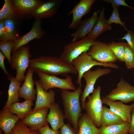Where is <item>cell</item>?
Returning <instances> with one entry per match:
<instances>
[{
    "mask_svg": "<svg viewBox=\"0 0 134 134\" xmlns=\"http://www.w3.org/2000/svg\"><path fill=\"white\" fill-rule=\"evenodd\" d=\"M29 65L36 73L41 72L56 76L78 74L73 65L68 64L60 58L55 57L43 56L30 59Z\"/></svg>",
    "mask_w": 134,
    "mask_h": 134,
    "instance_id": "1",
    "label": "cell"
},
{
    "mask_svg": "<svg viewBox=\"0 0 134 134\" xmlns=\"http://www.w3.org/2000/svg\"><path fill=\"white\" fill-rule=\"evenodd\" d=\"M82 93L81 87L80 86L72 92L66 90H62L61 91L65 118L72 125L77 134L78 121L82 115L80 96Z\"/></svg>",
    "mask_w": 134,
    "mask_h": 134,
    "instance_id": "2",
    "label": "cell"
},
{
    "mask_svg": "<svg viewBox=\"0 0 134 134\" xmlns=\"http://www.w3.org/2000/svg\"><path fill=\"white\" fill-rule=\"evenodd\" d=\"M96 39L87 36L65 46L60 58L65 63L72 65L73 60L84 52H87L95 43Z\"/></svg>",
    "mask_w": 134,
    "mask_h": 134,
    "instance_id": "3",
    "label": "cell"
},
{
    "mask_svg": "<svg viewBox=\"0 0 134 134\" xmlns=\"http://www.w3.org/2000/svg\"><path fill=\"white\" fill-rule=\"evenodd\" d=\"M30 49L29 45L22 46L13 52L11 55V67L16 71V79L22 82L24 80L26 69L30 67L31 57Z\"/></svg>",
    "mask_w": 134,
    "mask_h": 134,
    "instance_id": "4",
    "label": "cell"
},
{
    "mask_svg": "<svg viewBox=\"0 0 134 134\" xmlns=\"http://www.w3.org/2000/svg\"><path fill=\"white\" fill-rule=\"evenodd\" d=\"M72 65L75 68L78 74L76 83L81 87H82L81 79L83 74L95 66H102L116 69L119 68L118 65L114 63H102L98 62L87 52L83 53L73 59Z\"/></svg>",
    "mask_w": 134,
    "mask_h": 134,
    "instance_id": "5",
    "label": "cell"
},
{
    "mask_svg": "<svg viewBox=\"0 0 134 134\" xmlns=\"http://www.w3.org/2000/svg\"><path fill=\"white\" fill-rule=\"evenodd\" d=\"M101 91L100 86L95 89L91 95L87 97L88 100L84 106L86 114L98 128L101 127L100 117L103 106L100 97Z\"/></svg>",
    "mask_w": 134,
    "mask_h": 134,
    "instance_id": "6",
    "label": "cell"
},
{
    "mask_svg": "<svg viewBox=\"0 0 134 134\" xmlns=\"http://www.w3.org/2000/svg\"><path fill=\"white\" fill-rule=\"evenodd\" d=\"M39 79L38 81L45 91L52 88H57L61 90H75L76 89L72 81V77L67 75L65 78H59L56 76L41 72L36 73Z\"/></svg>",
    "mask_w": 134,
    "mask_h": 134,
    "instance_id": "7",
    "label": "cell"
},
{
    "mask_svg": "<svg viewBox=\"0 0 134 134\" xmlns=\"http://www.w3.org/2000/svg\"><path fill=\"white\" fill-rule=\"evenodd\" d=\"M105 97L112 101L119 100L124 103L134 101V86L122 77L116 87Z\"/></svg>",
    "mask_w": 134,
    "mask_h": 134,
    "instance_id": "8",
    "label": "cell"
},
{
    "mask_svg": "<svg viewBox=\"0 0 134 134\" xmlns=\"http://www.w3.org/2000/svg\"><path fill=\"white\" fill-rule=\"evenodd\" d=\"M111 72V69L108 68H98L93 70H89L83 74L82 77L85 80L86 84L80 98L82 110L84 109L86 98L95 89L94 86L97 80L101 76L108 74Z\"/></svg>",
    "mask_w": 134,
    "mask_h": 134,
    "instance_id": "9",
    "label": "cell"
},
{
    "mask_svg": "<svg viewBox=\"0 0 134 134\" xmlns=\"http://www.w3.org/2000/svg\"><path fill=\"white\" fill-rule=\"evenodd\" d=\"M88 53L96 61L101 63H114L118 60L108 44L99 40H96Z\"/></svg>",
    "mask_w": 134,
    "mask_h": 134,
    "instance_id": "10",
    "label": "cell"
},
{
    "mask_svg": "<svg viewBox=\"0 0 134 134\" xmlns=\"http://www.w3.org/2000/svg\"><path fill=\"white\" fill-rule=\"evenodd\" d=\"M96 0H81L68 13L71 15L72 19L68 27L72 29H77L82 21L83 16L91 10L92 6Z\"/></svg>",
    "mask_w": 134,
    "mask_h": 134,
    "instance_id": "11",
    "label": "cell"
},
{
    "mask_svg": "<svg viewBox=\"0 0 134 134\" xmlns=\"http://www.w3.org/2000/svg\"><path fill=\"white\" fill-rule=\"evenodd\" d=\"M63 0H48L43 1L33 11L32 17L35 20L51 17L58 12Z\"/></svg>",
    "mask_w": 134,
    "mask_h": 134,
    "instance_id": "12",
    "label": "cell"
},
{
    "mask_svg": "<svg viewBox=\"0 0 134 134\" xmlns=\"http://www.w3.org/2000/svg\"><path fill=\"white\" fill-rule=\"evenodd\" d=\"M42 23L40 20H35L30 31L24 35L20 36L14 41L12 52V53L35 39H41L45 33L42 28Z\"/></svg>",
    "mask_w": 134,
    "mask_h": 134,
    "instance_id": "13",
    "label": "cell"
},
{
    "mask_svg": "<svg viewBox=\"0 0 134 134\" xmlns=\"http://www.w3.org/2000/svg\"><path fill=\"white\" fill-rule=\"evenodd\" d=\"M49 108L45 107L33 111L21 119L25 125L34 130H37L48 122L46 120Z\"/></svg>",
    "mask_w": 134,
    "mask_h": 134,
    "instance_id": "14",
    "label": "cell"
},
{
    "mask_svg": "<svg viewBox=\"0 0 134 134\" xmlns=\"http://www.w3.org/2000/svg\"><path fill=\"white\" fill-rule=\"evenodd\" d=\"M35 84L37 94L35 104L33 111H35L45 107L49 108L55 102V91L52 89H49L48 92L45 91L38 81L35 80Z\"/></svg>",
    "mask_w": 134,
    "mask_h": 134,
    "instance_id": "15",
    "label": "cell"
},
{
    "mask_svg": "<svg viewBox=\"0 0 134 134\" xmlns=\"http://www.w3.org/2000/svg\"><path fill=\"white\" fill-rule=\"evenodd\" d=\"M102 103L108 105L110 109L120 116L125 122L130 123L131 118V112L134 107V103L129 105L125 104L122 101H112L102 97Z\"/></svg>",
    "mask_w": 134,
    "mask_h": 134,
    "instance_id": "16",
    "label": "cell"
},
{
    "mask_svg": "<svg viewBox=\"0 0 134 134\" xmlns=\"http://www.w3.org/2000/svg\"><path fill=\"white\" fill-rule=\"evenodd\" d=\"M100 11V9L98 10L90 17L82 21L76 30L70 34L72 41L82 39L90 33L97 21Z\"/></svg>",
    "mask_w": 134,
    "mask_h": 134,
    "instance_id": "17",
    "label": "cell"
},
{
    "mask_svg": "<svg viewBox=\"0 0 134 134\" xmlns=\"http://www.w3.org/2000/svg\"><path fill=\"white\" fill-rule=\"evenodd\" d=\"M34 71L31 67L28 69L23 83L20 87L19 91V98L25 100H34L36 98V89L34 88L35 82L33 79Z\"/></svg>",
    "mask_w": 134,
    "mask_h": 134,
    "instance_id": "18",
    "label": "cell"
},
{
    "mask_svg": "<svg viewBox=\"0 0 134 134\" xmlns=\"http://www.w3.org/2000/svg\"><path fill=\"white\" fill-rule=\"evenodd\" d=\"M16 13L23 19L32 17L34 10L43 1L41 0H12Z\"/></svg>",
    "mask_w": 134,
    "mask_h": 134,
    "instance_id": "19",
    "label": "cell"
},
{
    "mask_svg": "<svg viewBox=\"0 0 134 134\" xmlns=\"http://www.w3.org/2000/svg\"><path fill=\"white\" fill-rule=\"evenodd\" d=\"M23 19L16 13L12 17L4 20L8 39L16 41L20 37Z\"/></svg>",
    "mask_w": 134,
    "mask_h": 134,
    "instance_id": "20",
    "label": "cell"
},
{
    "mask_svg": "<svg viewBox=\"0 0 134 134\" xmlns=\"http://www.w3.org/2000/svg\"><path fill=\"white\" fill-rule=\"evenodd\" d=\"M49 112L47 115L46 120L54 130L60 129L65 124L64 114L58 103L55 102L49 107Z\"/></svg>",
    "mask_w": 134,
    "mask_h": 134,
    "instance_id": "21",
    "label": "cell"
},
{
    "mask_svg": "<svg viewBox=\"0 0 134 134\" xmlns=\"http://www.w3.org/2000/svg\"><path fill=\"white\" fill-rule=\"evenodd\" d=\"M17 115L11 112L8 109H2L0 112V127L4 134H10L16 123L20 120Z\"/></svg>",
    "mask_w": 134,
    "mask_h": 134,
    "instance_id": "22",
    "label": "cell"
},
{
    "mask_svg": "<svg viewBox=\"0 0 134 134\" xmlns=\"http://www.w3.org/2000/svg\"><path fill=\"white\" fill-rule=\"evenodd\" d=\"M10 81L8 90V98L5 105L2 109H8L13 103L19 101V91L22 82L18 81L14 77L10 74L7 77Z\"/></svg>",
    "mask_w": 134,
    "mask_h": 134,
    "instance_id": "23",
    "label": "cell"
},
{
    "mask_svg": "<svg viewBox=\"0 0 134 134\" xmlns=\"http://www.w3.org/2000/svg\"><path fill=\"white\" fill-rule=\"evenodd\" d=\"M104 9L102 8L92 30L87 36L96 39L101 34L111 30V25L107 23L104 17Z\"/></svg>",
    "mask_w": 134,
    "mask_h": 134,
    "instance_id": "24",
    "label": "cell"
},
{
    "mask_svg": "<svg viewBox=\"0 0 134 134\" xmlns=\"http://www.w3.org/2000/svg\"><path fill=\"white\" fill-rule=\"evenodd\" d=\"M77 134H100L99 128L97 127L86 113L82 114L78 122Z\"/></svg>",
    "mask_w": 134,
    "mask_h": 134,
    "instance_id": "25",
    "label": "cell"
},
{
    "mask_svg": "<svg viewBox=\"0 0 134 134\" xmlns=\"http://www.w3.org/2000/svg\"><path fill=\"white\" fill-rule=\"evenodd\" d=\"M33 105V100H26L22 102L13 103L8 109L12 113L16 114L20 119H22L33 111L32 107Z\"/></svg>",
    "mask_w": 134,
    "mask_h": 134,
    "instance_id": "26",
    "label": "cell"
},
{
    "mask_svg": "<svg viewBox=\"0 0 134 134\" xmlns=\"http://www.w3.org/2000/svg\"><path fill=\"white\" fill-rule=\"evenodd\" d=\"M101 126H107L122 124L125 122L119 116L110 108L103 106L100 120Z\"/></svg>",
    "mask_w": 134,
    "mask_h": 134,
    "instance_id": "27",
    "label": "cell"
},
{
    "mask_svg": "<svg viewBox=\"0 0 134 134\" xmlns=\"http://www.w3.org/2000/svg\"><path fill=\"white\" fill-rule=\"evenodd\" d=\"M130 124L128 122L99 128L100 134H126L128 133Z\"/></svg>",
    "mask_w": 134,
    "mask_h": 134,
    "instance_id": "28",
    "label": "cell"
},
{
    "mask_svg": "<svg viewBox=\"0 0 134 134\" xmlns=\"http://www.w3.org/2000/svg\"><path fill=\"white\" fill-rule=\"evenodd\" d=\"M125 43L123 42L112 41L108 44L110 49L120 62H124Z\"/></svg>",
    "mask_w": 134,
    "mask_h": 134,
    "instance_id": "29",
    "label": "cell"
},
{
    "mask_svg": "<svg viewBox=\"0 0 134 134\" xmlns=\"http://www.w3.org/2000/svg\"><path fill=\"white\" fill-rule=\"evenodd\" d=\"M15 13L12 0H4L3 5L0 10V20L9 18Z\"/></svg>",
    "mask_w": 134,
    "mask_h": 134,
    "instance_id": "30",
    "label": "cell"
},
{
    "mask_svg": "<svg viewBox=\"0 0 134 134\" xmlns=\"http://www.w3.org/2000/svg\"><path fill=\"white\" fill-rule=\"evenodd\" d=\"M10 134H40L38 130L32 129L25 125L21 120L16 123Z\"/></svg>",
    "mask_w": 134,
    "mask_h": 134,
    "instance_id": "31",
    "label": "cell"
},
{
    "mask_svg": "<svg viewBox=\"0 0 134 134\" xmlns=\"http://www.w3.org/2000/svg\"><path fill=\"white\" fill-rule=\"evenodd\" d=\"M124 62L127 69L133 68L134 65V50L128 44L125 43Z\"/></svg>",
    "mask_w": 134,
    "mask_h": 134,
    "instance_id": "32",
    "label": "cell"
},
{
    "mask_svg": "<svg viewBox=\"0 0 134 134\" xmlns=\"http://www.w3.org/2000/svg\"><path fill=\"white\" fill-rule=\"evenodd\" d=\"M14 41L8 39L5 41L0 42V49L5 56L9 63L11 62V53L14 47Z\"/></svg>",
    "mask_w": 134,
    "mask_h": 134,
    "instance_id": "33",
    "label": "cell"
},
{
    "mask_svg": "<svg viewBox=\"0 0 134 134\" xmlns=\"http://www.w3.org/2000/svg\"><path fill=\"white\" fill-rule=\"evenodd\" d=\"M107 22L110 25L113 23L120 24L124 28L126 31H127L128 30L125 25V23L122 21L120 18L119 10L117 7H113V10L111 15L109 18L107 20Z\"/></svg>",
    "mask_w": 134,
    "mask_h": 134,
    "instance_id": "34",
    "label": "cell"
},
{
    "mask_svg": "<svg viewBox=\"0 0 134 134\" xmlns=\"http://www.w3.org/2000/svg\"><path fill=\"white\" fill-rule=\"evenodd\" d=\"M127 32V34L119 39L126 40L129 45L134 50V33L130 30Z\"/></svg>",
    "mask_w": 134,
    "mask_h": 134,
    "instance_id": "35",
    "label": "cell"
},
{
    "mask_svg": "<svg viewBox=\"0 0 134 134\" xmlns=\"http://www.w3.org/2000/svg\"><path fill=\"white\" fill-rule=\"evenodd\" d=\"M103 1L107 3H110L113 7H119L120 6H126L134 10V8L127 4L125 0H103Z\"/></svg>",
    "mask_w": 134,
    "mask_h": 134,
    "instance_id": "36",
    "label": "cell"
},
{
    "mask_svg": "<svg viewBox=\"0 0 134 134\" xmlns=\"http://www.w3.org/2000/svg\"><path fill=\"white\" fill-rule=\"evenodd\" d=\"M60 129V134H77L74 129L71 127L69 123L64 124Z\"/></svg>",
    "mask_w": 134,
    "mask_h": 134,
    "instance_id": "37",
    "label": "cell"
},
{
    "mask_svg": "<svg viewBox=\"0 0 134 134\" xmlns=\"http://www.w3.org/2000/svg\"><path fill=\"white\" fill-rule=\"evenodd\" d=\"M40 134H60V130H54L51 129L47 124L39 129Z\"/></svg>",
    "mask_w": 134,
    "mask_h": 134,
    "instance_id": "38",
    "label": "cell"
},
{
    "mask_svg": "<svg viewBox=\"0 0 134 134\" xmlns=\"http://www.w3.org/2000/svg\"><path fill=\"white\" fill-rule=\"evenodd\" d=\"M8 40L4 20H0V42Z\"/></svg>",
    "mask_w": 134,
    "mask_h": 134,
    "instance_id": "39",
    "label": "cell"
},
{
    "mask_svg": "<svg viewBox=\"0 0 134 134\" xmlns=\"http://www.w3.org/2000/svg\"><path fill=\"white\" fill-rule=\"evenodd\" d=\"M5 58L4 55L1 51H0V67L4 73L8 76L10 74L7 71L5 67L4 62V60Z\"/></svg>",
    "mask_w": 134,
    "mask_h": 134,
    "instance_id": "40",
    "label": "cell"
},
{
    "mask_svg": "<svg viewBox=\"0 0 134 134\" xmlns=\"http://www.w3.org/2000/svg\"><path fill=\"white\" fill-rule=\"evenodd\" d=\"M131 115V120L129 123L128 133L131 134H134V107L132 111Z\"/></svg>",
    "mask_w": 134,
    "mask_h": 134,
    "instance_id": "41",
    "label": "cell"
},
{
    "mask_svg": "<svg viewBox=\"0 0 134 134\" xmlns=\"http://www.w3.org/2000/svg\"><path fill=\"white\" fill-rule=\"evenodd\" d=\"M133 69H134V65L133 67Z\"/></svg>",
    "mask_w": 134,
    "mask_h": 134,
    "instance_id": "42",
    "label": "cell"
},
{
    "mask_svg": "<svg viewBox=\"0 0 134 134\" xmlns=\"http://www.w3.org/2000/svg\"><path fill=\"white\" fill-rule=\"evenodd\" d=\"M130 134V133H127V134Z\"/></svg>",
    "mask_w": 134,
    "mask_h": 134,
    "instance_id": "43",
    "label": "cell"
},
{
    "mask_svg": "<svg viewBox=\"0 0 134 134\" xmlns=\"http://www.w3.org/2000/svg\"><path fill=\"white\" fill-rule=\"evenodd\" d=\"M133 32H134V31H133Z\"/></svg>",
    "mask_w": 134,
    "mask_h": 134,
    "instance_id": "44",
    "label": "cell"
}]
</instances>
